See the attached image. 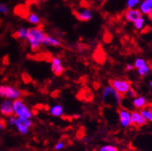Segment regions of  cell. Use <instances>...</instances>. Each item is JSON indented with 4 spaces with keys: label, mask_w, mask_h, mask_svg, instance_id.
I'll return each instance as SVG.
<instances>
[{
    "label": "cell",
    "mask_w": 152,
    "mask_h": 151,
    "mask_svg": "<svg viewBox=\"0 0 152 151\" xmlns=\"http://www.w3.org/2000/svg\"><path fill=\"white\" fill-rule=\"evenodd\" d=\"M13 110L15 117L22 118L30 119L32 117V112L26 105V103L21 99H16L13 102Z\"/></svg>",
    "instance_id": "4"
},
{
    "label": "cell",
    "mask_w": 152,
    "mask_h": 151,
    "mask_svg": "<svg viewBox=\"0 0 152 151\" xmlns=\"http://www.w3.org/2000/svg\"><path fill=\"white\" fill-rule=\"evenodd\" d=\"M121 96H120L111 86H105L102 92V101L107 106H119L121 102Z\"/></svg>",
    "instance_id": "2"
},
{
    "label": "cell",
    "mask_w": 152,
    "mask_h": 151,
    "mask_svg": "<svg viewBox=\"0 0 152 151\" xmlns=\"http://www.w3.org/2000/svg\"><path fill=\"white\" fill-rule=\"evenodd\" d=\"M134 26L136 29H138V30H141V29H143L144 25H145V19H144V18L141 16V17H140L139 19H137V20L134 23Z\"/></svg>",
    "instance_id": "21"
},
{
    "label": "cell",
    "mask_w": 152,
    "mask_h": 151,
    "mask_svg": "<svg viewBox=\"0 0 152 151\" xmlns=\"http://www.w3.org/2000/svg\"><path fill=\"white\" fill-rule=\"evenodd\" d=\"M15 125L17 127L18 130L22 134H26L29 131V128L33 126V122L30 119L17 117L15 118Z\"/></svg>",
    "instance_id": "6"
},
{
    "label": "cell",
    "mask_w": 152,
    "mask_h": 151,
    "mask_svg": "<svg viewBox=\"0 0 152 151\" xmlns=\"http://www.w3.org/2000/svg\"><path fill=\"white\" fill-rule=\"evenodd\" d=\"M99 2H104V1H106V0H97Z\"/></svg>",
    "instance_id": "35"
},
{
    "label": "cell",
    "mask_w": 152,
    "mask_h": 151,
    "mask_svg": "<svg viewBox=\"0 0 152 151\" xmlns=\"http://www.w3.org/2000/svg\"><path fill=\"white\" fill-rule=\"evenodd\" d=\"M74 15L77 19L80 21L87 22L91 20L93 17L92 12L90 9L86 8H81L80 9H77L74 12Z\"/></svg>",
    "instance_id": "8"
},
{
    "label": "cell",
    "mask_w": 152,
    "mask_h": 151,
    "mask_svg": "<svg viewBox=\"0 0 152 151\" xmlns=\"http://www.w3.org/2000/svg\"><path fill=\"white\" fill-rule=\"evenodd\" d=\"M142 16V13L137 9H128L125 12V18L128 22L134 23L137 19Z\"/></svg>",
    "instance_id": "11"
},
{
    "label": "cell",
    "mask_w": 152,
    "mask_h": 151,
    "mask_svg": "<svg viewBox=\"0 0 152 151\" xmlns=\"http://www.w3.org/2000/svg\"><path fill=\"white\" fill-rule=\"evenodd\" d=\"M150 66H151V69H152V63H151V64H150Z\"/></svg>",
    "instance_id": "36"
},
{
    "label": "cell",
    "mask_w": 152,
    "mask_h": 151,
    "mask_svg": "<svg viewBox=\"0 0 152 151\" xmlns=\"http://www.w3.org/2000/svg\"><path fill=\"white\" fill-rule=\"evenodd\" d=\"M148 15L149 19H150L151 21L152 22V9H151V11L149 12V13L148 14Z\"/></svg>",
    "instance_id": "31"
},
{
    "label": "cell",
    "mask_w": 152,
    "mask_h": 151,
    "mask_svg": "<svg viewBox=\"0 0 152 151\" xmlns=\"http://www.w3.org/2000/svg\"><path fill=\"white\" fill-rule=\"evenodd\" d=\"M145 1H146L147 3L148 4L149 6L152 8V0H145Z\"/></svg>",
    "instance_id": "32"
},
{
    "label": "cell",
    "mask_w": 152,
    "mask_h": 151,
    "mask_svg": "<svg viewBox=\"0 0 152 151\" xmlns=\"http://www.w3.org/2000/svg\"><path fill=\"white\" fill-rule=\"evenodd\" d=\"M147 104L146 98L144 96H136L133 100V106L136 109H142Z\"/></svg>",
    "instance_id": "15"
},
{
    "label": "cell",
    "mask_w": 152,
    "mask_h": 151,
    "mask_svg": "<svg viewBox=\"0 0 152 151\" xmlns=\"http://www.w3.org/2000/svg\"><path fill=\"white\" fill-rule=\"evenodd\" d=\"M100 151H118V148L116 147H114V146H104L102 147L100 149Z\"/></svg>",
    "instance_id": "24"
},
{
    "label": "cell",
    "mask_w": 152,
    "mask_h": 151,
    "mask_svg": "<svg viewBox=\"0 0 152 151\" xmlns=\"http://www.w3.org/2000/svg\"><path fill=\"white\" fill-rule=\"evenodd\" d=\"M14 36H15V38L27 39H28V29H26V28L22 27V28H20L16 33H15Z\"/></svg>",
    "instance_id": "18"
},
{
    "label": "cell",
    "mask_w": 152,
    "mask_h": 151,
    "mask_svg": "<svg viewBox=\"0 0 152 151\" xmlns=\"http://www.w3.org/2000/svg\"><path fill=\"white\" fill-rule=\"evenodd\" d=\"M22 93L18 89L11 86L0 85V96L9 100H16L21 96Z\"/></svg>",
    "instance_id": "5"
},
{
    "label": "cell",
    "mask_w": 152,
    "mask_h": 151,
    "mask_svg": "<svg viewBox=\"0 0 152 151\" xmlns=\"http://www.w3.org/2000/svg\"><path fill=\"white\" fill-rule=\"evenodd\" d=\"M151 9L152 8L149 6L148 4L147 3L145 0H144V1L140 4V7H139V10L141 11V13L145 14V15H148Z\"/></svg>",
    "instance_id": "19"
},
{
    "label": "cell",
    "mask_w": 152,
    "mask_h": 151,
    "mask_svg": "<svg viewBox=\"0 0 152 151\" xmlns=\"http://www.w3.org/2000/svg\"><path fill=\"white\" fill-rule=\"evenodd\" d=\"M51 69L53 73L56 76H60L64 73V66H62L61 60L59 58L53 57L52 59V65H51Z\"/></svg>",
    "instance_id": "12"
},
{
    "label": "cell",
    "mask_w": 152,
    "mask_h": 151,
    "mask_svg": "<svg viewBox=\"0 0 152 151\" xmlns=\"http://www.w3.org/2000/svg\"><path fill=\"white\" fill-rule=\"evenodd\" d=\"M26 19L27 21L29 22V23L34 24V25H39L41 23L40 17L36 13H34V12H31V13L28 14Z\"/></svg>",
    "instance_id": "17"
},
{
    "label": "cell",
    "mask_w": 152,
    "mask_h": 151,
    "mask_svg": "<svg viewBox=\"0 0 152 151\" xmlns=\"http://www.w3.org/2000/svg\"><path fill=\"white\" fill-rule=\"evenodd\" d=\"M5 126H6L5 121L2 120H0V130H2V128H4Z\"/></svg>",
    "instance_id": "29"
},
{
    "label": "cell",
    "mask_w": 152,
    "mask_h": 151,
    "mask_svg": "<svg viewBox=\"0 0 152 151\" xmlns=\"http://www.w3.org/2000/svg\"><path fill=\"white\" fill-rule=\"evenodd\" d=\"M36 1L37 2H46V0H34Z\"/></svg>",
    "instance_id": "33"
},
{
    "label": "cell",
    "mask_w": 152,
    "mask_h": 151,
    "mask_svg": "<svg viewBox=\"0 0 152 151\" xmlns=\"http://www.w3.org/2000/svg\"><path fill=\"white\" fill-rule=\"evenodd\" d=\"M41 44L45 46H60L61 45L60 40L56 39L54 37L50 36L49 35L45 34L43 38L41 40Z\"/></svg>",
    "instance_id": "13"
},
{
    "label": "cell",
    "mask_w": 152,
    "mask_h": 151,
    "mask_svg": "<svg viewBox=\"0 0 152 151\" xmlns=\"http://www.w3.org/2000/svg\"><path fill=\"white\" fill-rule=\"evenodd\" d=\"M126 95H127V96H129V97L134 98V97H136V96H137V93L135 92V90H134V89L130 88V90L127 91V94H126Z\"/></svg>",
    "instance_id": "26"
},
{
    "label": "cell",
    "mask_w": 152,
    "mask_h": 151,
    "mask_svg": "<svg viewBox=\"0 0 152 151\" xmlns=\"http://www.w3.org/2000/svg\"><path fill=\"white\" fill-rule=\"evenodd\" d=\"M44 32L39 26L28 29V41L33 51H37L40 47L41 40L44 36Z\"/></svg>",
    "instance_id": "1"
},
{
    "label": "cell",
    "mask_w": 152,
    "mask_h": 151,
    "mask_svg": "<svg viewBox=\"0 0 152 151\" xmlns=\"http://www.w3.org/2000/svg\"><path fill=\"white\" fill-rule=\"evenodd\" d=\"M0 12L3 14H7L9 12V8L5 4H0Z\"/></svg>",
    "instance_id": "25"
},
{
    "label": "cell",
    "mask_w": 152,
    "mask_h": 151,
    "mask_svg": "<svg viewBox=\"0 0 152 151\" xmlns=\"http://www.w3.org/2000/svg\"><path fill=\"white\" fill-rule=\"evenodd\" d=\"M110 86L119 93V95L124 98L127 94V91L131 88V83L130 81L122 79H114L109 82Z\"/></svg>",
    "instance_id": "3"
},
{
    "label": "cell",
    "mask_w": 152,
    "mask_h": 151,
    "mask_svg": "<svg viewBox=\"0 0 152 151\" xmlns=\"http://www.w3.org/2000/svg\"><path fill=\"white\" fill-rule=\"evenodd\" d=\"M147 64L146 61H145V59H141V58H138L135 60L134 62V67L135 69H138L139 68H141V67L144 66Z\"/></svg>",
    "instance_id": "22"
},
{
    "label": "cell",
    "mask_w": 152,
    "mask_h": 151,
    "mask_svg": "<svg viewBox=\"0 0 152 151\" xmlns=\"http://www.w3.org/2000/svg\"><path fill=\"white\" fill-rule=\"evenodd\" d=\"M149 84H150L151 87L152 88V80H150V82H149Z\"/></svg>",
    "instance_id": "34"
},
{
    "label": "cell",
    "mask_w": 152,
    "mask_h": 151,
    "mask_svg": "<svg viewBox=\"0 0 152 151\" xmlns=\"http://www.w3.org/2000/svg\"><path fill=\"white\" fill-rule=\"evenodd\" d=\"M15 118H16V117H14L13 115L11 116V117H10V120H9V123H10V125H15Z\"/></svg>",
    "instance_id": "28"
},
{
    "label": "cell",
    "mask_w": 152,
    "mask_h": 151,
    "mask_svg": "<svg viewBox=\"0 0 152 151\" xmlns=\"http://www.w3.org/2000/svg\"><path fill=\"white\" fill-rule=\"evenodd\" d=\"M50 113L54 117H60L64 113V109L60 104H56L52 107L50 109Z\"/></svg>",
    "instance_id": "16"
},
{
    "label": "cell",
    "mask_w": 152,
    "mask_h": 151,
    "mask_svg": "<svg viewBox=\"0 0 152 151\" xmlns=\"http://www.w3.org/2000/svg\"><path fill=\"white\" fill-rule=\"evenodd\" d=\"M151 69V68L150 65L146 64V65L144 66L139 68V69H137V71H138V74L140 75L141 77H145V76H147V75L148 74Z\"/></svg>",
    "instance_id": "20"
},
{
    "label": "cell",
    "mask_w": 152,
    "mask_h": 151,
    "mask_svg": "<svg viewBox=\"0 0 152 151\" xmlns=\"http://www.w3.org/2000/svg\"><path fill=\"white\" fill-rule=\"evenodd\" d=\"M133 69H134V66L132 65H131V64H128V65H127V66H126V70L127 71H131Z\"/></svg>",
    "instance_id": "30"
},
{
    "label": "cell",
    "mask_w": 152,
    "mask_h": 151,
    "mask_svg": "<svg viewBox=\"0 0 152 151\" xmlns=\"http://www.w3.org/2000/svg\"><path fill=\"white\" fill-rule=\"evenodd\" d=\"M120 117V123L124 127H127L131 125V113L126 109H120L118 110Z\"/></svg>",
    "instance_id": "10"
},
{
    "label": "cell",
    "mask_w": 152,
    "mask_h": 151,
    "mask_svg": "<svg viewBox=\"0 0 152 151\" xmlns=\"http://www.w3.org/2000/svg\"><path fill=\"white\" fill-rule=\"evenodd\" d=\"M64 147V143H63V142H59V143L56 144V146H55V150H60L63 149Z\"/></svg>",
    "instance_id": "27"
},
{
    "label": "cell",
    "mask_w": 152,
    "mask_h": 151,
    "mask_svg": "<svg viewBox=\"0 0 152 151\" xmlns=\"http://www.w3.org/2000/svg\"><path fill=\"white\" fill-rule=\"evenodd\" d=\"M140 3V0H127V6L128 9H134Z\"/></svg>",
    "instance_id": "23"
},
{
    "label": "cell",
    "mask_w": 152,
    "mask_h": 151,
    "mask_svg": "<svg viewBox=\"0 0 152 151\" xmlns=\"http://www.w3.org/2000/svg\"><path fill=\"white\" fill-rule=\"evenodd\" d=\"M140 113L148 122H152V103H147L142 109H141Z\"/></svg>",
    "instance_id": "14"
},
{
    "label": "cell",
    "mask_w": 152,
    "mask_h": 151,
    "mask_svg": "<svg viewBox=\"0 0 152 151\" xmlns=\"http://www.w3.org/2000/svg\"><path fill=\"white\" fill-rule=\"evenodd\" d=\"M148 121L143 117L140 111H133L131 115V125L135 127H141L145 126Z\"/></svg>",
    "instance_id": "7"
},
{
    "label": "cell",
    "mask_w": 152,
    "mask_h": 151,
    "mask_svg": "<svg viewBox=\"0 0 152 151\" xmlns=\"http://www.w3.org/2000/svg\"><path fill=\"white\" fill-rule=\"evenodd\" d=\"M0 112L6 117L12 116L14 114L13 103L10 100H6L2 102L0 105Z\"/></svg>",
    "instance_id": "9"
}]
</instances>
